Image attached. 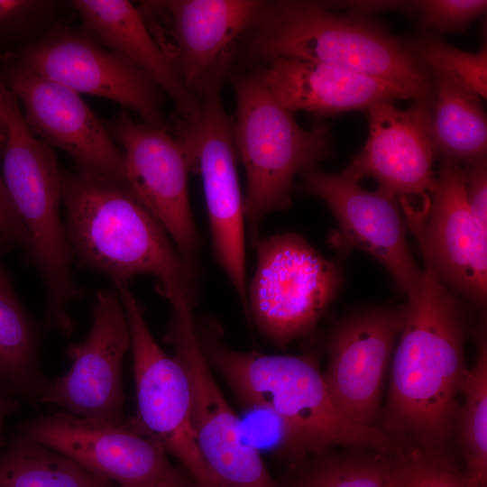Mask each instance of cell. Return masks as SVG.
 <instances>
[{"label": "cell", "instance_id": "1", "mask_svg": "<svg viewBox=\"0 0 487 487\" xmlns=\"http://www.w3.org/2000/svg\"><path fill=\"white\" fill-rule=\"evenodd\" d=\"M417 297L405 306L382 429L395 441L442 449L466 371L464 319L454 293L424 262Z\"/></svg>", "mask_w": 487, "mask_h": 487}, {"label": "cell", "instance_id": "2", "mask_svg": "<svg viewBox=\"0 0 487 487\" xmlns=\"http://www.w3.org/2000/svg\"><path fill=\"white\" fill-rule=\"evenodd\" d=\"M61 198L67 238L80 268L106 276L114 288L152 275L165 299L181 294L196 300L198 271L125 181L61 170Z\"/></svg>", "mask_w": 487, "mask_h": 487}, {"label": "cell", "instance_id": "3", "mask_svg": "<svg viewBox=\"0 0 487 487\" xmlns=\"http://www.w3.org/2000/svg\"><path fill=\"white\" fill-rule=\"evenodd\" d=\"M247 61L282 58L322 63L393 82L433 103L432 76L381 24L342 14L324 2L264 1L240 38Z\"/></svg>", "mask_w": 487, "mask_h": 487}, {"label": "cell", "instance_id": "4", "mask_svg": "<svg viewBox=\"0 0 487 487\" xmlns=\"http://www.w3.org/2000/svg\"><path fill=\"white\" fill-rule=\"evenodd\" d=\"M203 354L249 408L268 411L289 431L302 458L333 446L393 454L395 440L382 429L344 416L333 402L324 374L306 355L240 352L221 342L214 323L196 322Z\"/></svg>", "mask_w": 487, "mask_h": 487}, {"label": "cell", "instance_id": "5", "mask_svg": "<svg viewBox=\"0 0 487 487\" xmlns=\"http://www.w3.org/2000/svg\"><path fill=\"white\" fill-rule=\"evenodd\" d=\"M2 148L3 179L29 236L25 261L40 273L46 294L44 325L64 335L75 324L68 306L88 295L72 275L74 255L60 218L61 170L52 147L25 124L15 97Z\"/></svg>", "mask_w": 487, "mask_h": 487}, {"label": "cell", "instance_id": "6", "mask_svg": "<svg viewBox=\"0 0 487 487\" xmlns=\"http://www.w3.org/2000/svg\"><path fill=\"white\" fill-rule=\"evenodd\" d=\"M233 134L246 173L244 218L253 246L270 213L291 204L296 175L333 155L328 125L301 127L262 83L256 70L234 75Z\"/></svg>", "mask_w": 487, "mask_h": 487}, {"label": "cell", "instance_id": "7", "mask_svg": "<svg viewBox=\"0 0 487 487\" xmlns=\"http://www.w3.org/2000/svg\"><path fill=\"white\" fill-rule=\"evenodd\" d=\"M254 247L247 316L266 338L284 347L315 330L338 293L340 271L296 233L261 237Z\"/></svg>", "mask_w": 487, "mask_h": 487}, {"label": "cell", "instance_id": "8", "mask_svg": "<svg viewBox=\"0 0 487 487\" xmlns=\"http://www.w3.org/2000/svg\"><path fill=\"white\" fill-rule=\"evenodd\" d=\"M225 75L215 78L199 96L195 116L179 120L174 137L188 157L190 171L200 174L214 254L247 314L244 208L233 134V118L221 99Z\"/></svg>", "mask_w": 487, "mask_h": 487}, {"label": "cell", "instance_id": "9", "mask_svg": "<svg viewBox=\"0 0 487 487\" xmlns=\"http://www.w3.org/2000/svg\"><path fill=\"white\" fill-rule=\"evenodd\" d=\"M168 300L171 315L164 340L188 378L191 427L203 458L225 487H279L210 372L198 337L195 301L183 295Z\"/></svg>", "mask_w": 487, "mask_h": 487}, {"label": "cell", "instance_id": "10", "mask_svg": "<svg viewBox=\"0 0 487 487\" xmlns=\"http://www.w3.org/2000/svg\"><path fill=\"white\" fill-rule=\"evenodd\" d=\"M130 332L138 418L134 425L178 459L197 487H225L203 458L190 422V391L180 363L153 338L129 285L115 289Z\"/></svg>", "mask_w": 487, "mask_h": 487}, {"label": "cell", "instance_id": "11", "mask_svg": "<svg viewBox=\"0 0 487 487\" xmlns=\"http://www.w3.org/2000/svg\"><path fill=\"white\" fill-rule=\"evenodd\" d=\"M9 58L78 94L113 100L147 124L165 127L161 87L131 60L104 46L85 29L59 26Z\"/></svg>", "mask_w": 487, "mask_h": 487}, {"label": "cell", "instance_id": "12", "mask_svg": "<svg viewBox=\"0 0 487 487\" xmlns=\"http://www.w3.org/2000/svg\"><path fill=\"white\" fill-rule=\"evenodd\" d=\"M264 0H160L141 2L146 25L187 89L199 99L207 85L227 73L236 41Z\"/></svg>", "mask_w": 487, "mask_h": 487}, {"label": "cell", "instance_id": "13", "mask_svg": "<svg viewBox=\"0 0 487 487\" xmlns=\"http://www.w3.org/2000/svg\"><path fill=\"white\" fill-rule=\"evenodd\" d=\"M432 107L426 101H416L405 110L392 101L368 107V138L343 170L357 181L374 179L378 190L399 203L407 225L423 223L429 210L436 180Z\"/></svg>", "mask_w": 487, "mask_h": 487}, {"label": "cell", "instance_id": "14", "mask_svg": "<svg viewBox=\"0 0 487 487\" xmlns=\"http://www.w3.org/2000/svg\"><path fill=\"white\" fill-rule=\"evenodd\" d=\"M17 430L119 485L192 487L190 477L170 464L161 445L134 423L114 424L61 411L24 421Z\"/></svg>", "mask_w": 487, "mask_h": 487}, {"label": "cell", "instance_id": "15", "mask_svg": "<svg viewBox=\"0 0 487 487\" xmlns=\"http://www.w3.org/2000/svg\"><path fill=\"white\" fill-rule=\"evenodd\" d=\"M103 124L124 152L127 185L183 260L198 270L200 237L188 198L190 166L181 144L166 127L136 121L125 109Z\"/></svg>", "mask_w": 487, "mask_h": 487}, {"label": "cell", "instance_id": "16", "mask_svg": "<svg viewBox=\"0 0 487 487\" xmlns=\"http://www.w3.org/2000/svg\"><path fill=\"white\" fill-rule=\"evenodd\" d=\"M0 76L23 105L30 132L51 147L66 152L76 171L125 181L124 152L78 93L10 58L1 61Z\"/></svg>", "mask_w": 487, "mask_h": 487}, {"label": "cell", "instance_id": "17", "mask_svg": "<svg viewBox=\"0 0 487 487\" xmlns=\"http://www.w3.org/2000/svg\"><path fill=\"white\" fill-rule=\"evenodd\" d=\"M301 191L322 199L332 211L338 233L334 243L345 252L356 248L379 261L409 301L418 294L423 271L406 241V222L399 203L382 191H369L343 171L328 173L317 165L303 170Z\"/></svg>", "mask_w": 487, "mask_h": 487}, {"label": "cell", "instance_id": "18", "mask_svg": "<svg viewBox=\"0 0 487 487\" xmlns=\"http://www.w3.org/2000/svg\"><path fill=\"white\" fill-rule=\"evenodd\" d=\"M91 314L85 339L66 349L70 369L48 381L41 403L58 405L78 417L122 424L126 421L122 367L130 332L117 291L97 290Z\"/></svg>", "mask_w": 487, "mask_h": 487}, {"label": "cell", "instance_id": "19", "mask_svg": "<svg viewBox=\"0 0 487 487\" xmlns=\"http://www.w3.org/2000/svg\"><path fill=\"white\" fill-rule=\"evenodd\" d=\"M424 262L453 291L475 305L486 301L487 233L468 207L463 165L441 161L430 192V206L421 225L409 227Z\"/></svg>", "mask_w": 487, "mask_h": 487}, {"label": "cell", "instance_id": "20", "mask_svg": "<svg viewBox=\"0 0 487 487\" xmlns=\"http://www.w3.org/2000/svg\"><path fill=\"white\" fill-rule=\"evenodd\" d=\"M404 317L405 307L372 308L346 317L332 331L324 378L333 402L353 422L374 427L383 380Z\"/></svg>", "mask_w": 487, "mask_h": 487}, {"label": "cell", "instance_id": "21", "mask_svg": "<svg viewBox=\"0 0 487 487\" xmlns=\"http://www.w3.org/2000/svg\"><path fill=\"white\" fill-rule=\"evenodd\" d=\"M264 63L256 69L260 78L292 114L306 111L317 116H331L366 110L382 101H417L404 87L339 67L282 58Z\"/></svg>", "mask_w": 487, "mask_h": 487}, {"label": "cell", "instance_id": "22", "mask_svg": "<svg viewBox=\"0 0 487 487\" xmlns=\"http://www.w3.org/2000/svg\"><path fill=\"white\" fill-rule=\"evenodd\" d=\"M72 5L85 30L104 46L131 60L170 96L180 120L197 115L199 99L187 89L138 7L125 0H74Z\"/></svg>", "mask_w": 487, "mask_h": 487}, {"label": "cell", "instance_id": "23", "mask_svg": "<svg viewBox=\"0 0 487 487\" xmlns=\"http://www.w3.org/2000/svg\"><path fill=\"white\" fill-rule=\"evenodd\" d=\"M427 69L435 89L431 121L435 156L462 165L486 159L487 120L479 96L448 70Z\"/></svg>", "mask_w": 487, "mask_h": 487}, {"label": "cell", "instance_id": "24", "mask_svg": "<svg viewBox=\"0 0 487 487\" xmlns=\"http://www.w3.org/2000/svg\"><path fill=\"white\" fill-rule=\"evenodd\" d=\"M38 325L15 293H0V390L39 403L49 381L40 364Z\"/></svg>", "mask_w": 487, "mask_h": 487}, {"label": "cell", "instance_id": "25", "mask_svg": "<svg viewBox=\"0 0 487 487\" xmlns=\"http://www.w3.org/2000/svg\"><path fill=\"white\" fill-rule=\"evenodd\" d=\"M0 487H115L62 454L17 433L0 453Z\"/></svg>", "mask_w": 487, "mask_h": 487}, {"label": "cell", "instance_id": "26", "mask_svg": "<svg viewBox=\"0 0 487 487\" xmlns=\"http://www.w3.org/2000/svg\"><path fill=\"white\" fill-rule=\"evenodd\" d=\"M288 483L279 487H393L396 453L332 457L326 453L299 461Z\"/></svg>", "mask_w": 487, "mask_h": 487}, {"label": "cell", "instance_id": "27", "mask_svg": "<svg viewBox=\"0 0 487 487\" xmlns=\"http://www.w3.org/2000/svg\"><path fill=\"white\" fill-rule=\"evenodd\" d=\"M460 391L464 403L460 435L466 471L480 487L487 484V342L485 329L477 336V356L466 369Z\"/></svg>", "mask_w": 487, "mask_h": 487}, {"label": "cell", "instance_id": "28", "mask_svg": "<svg viewBox=\"0 0 487 487\" xmlns=\"http://www.w3.org/2000/svg\"><path fill=\"white\" fill-rule=\"evenodd\" d=\"M393 487L480 486L466 470H460L441 449L412 447L396 452Z\"/></svg>", "mask_w": 487, "mask_h": 487}, {"label": "cell", "instance_id": "29", "mask_svg": "<svg viewBox=\"0 0 487 487\" xmlns=\"http://www.w3.org/2000/svg\"><path fill=\"white\" fill-rule=\"evenodd\" d=\"M427 69L440 67L451 72L479 96H487V47L471 53L446 43L438 36L424 34L409 47Z\"/></svg>", "mask_w": 487, "mask_h": 487}, {"label": "cell", "instance_id": "30", "mask_svg": "<svg viewBox=\"0 0 487 487\" xmlns=\"http://www.w3.org/2000/svg\"><path fill=\"white\" fill-rule=\"evenodd\" d=\"M424 29L440 32H462L472 21L485 13V0H423L415 1Z\"/></svg>", "mask_w": 487, "mask_h": 487}, {"label": "cell", "instance_id": "31", "mask_svg": "<svg viewBox=\"0 0 487 487\" xmlns=\"http://www.w3.org/2000/svg\"><path fill=\"white\" fill-rule=\"evenodd\" d=\"M464 191L469 210L478 226L487 233L486 159L463 165Z\"/></svg>", "mask_w": 487, "mask_h": 487}, {"label": "cell", "instance_id": "32", "mask_svg": "<svg viewBox=\"0 0 487 487\" xmlns=\"http://www.w3.org/2000/svg\"><path fill=\"white\" fill-rule=\"evenodd\" d=\"M0 238L12 247L29 249V236L0 175Z\"/></svg>", "mask_w": 487, "mask_h": 487}, {"label": "cell", "instance_id": "33", "mask_svg": "<svg viewBox=\"0 0 487 487\" xmlns=\"http://www.w3.org/2000/svg\"><path fill=\"white\" fill-rule=\"evenodd\" d=\"M46 4L32 0H0V33L23 24L41 12Z\"/></svg>", "mask_w": 487, "mask_h": 487}, {"label": "cell", "instance_id": "34", "mask_svg": "<svg viewBox=\"0 0 487 487\" xmlns=\"http://www.w3.org/2000/svg\"><path fill=\"white\" fill-rule=\"evenodd\" d=\"M328 6H341L348 8L351 14L367 17L370 14L381 11L412 12L416 10L415 1H345L331 2Z\"/></svg>", "mask_w": 487, "mask_h": 487}, {"label": "cell", "instance_id": "35", "mask_svg": "<svg viewBox=\"0 0 487 487\" xmlns=\"http://www.w3.org/2000/svg\"><path fill=\"white\" fill-rule=\"evenodd\" d=\"M14 96L7 89L0 76V156L7 137V116Z\"/></svg>", "mask_w": 487, "mask_h": 487}, {"label": "cell", "instance_id": "36", "mask_svg": "<svg viewBox=\"0 0 487 487\" xmlns=\"http://www.w3.org/2000/svg\"><path fill=\"white\" fill-rule=\"evenodd\" d=\"M19 402L17 400L0 390V453L6 444L4 437V420L11 413L17 411Z\"/></svg>", "mask_w": 487, "mask_h": 487}, {"label": "cell", "instance_id": "37", "mask_svg": "<svg viewBox=\"0 0 487 487\" xmlns=\"http://www.w3.org/2000/svg\"><path fill=\"white\" fill-rule=\"evenodd\" d=\"M12 246L8 243H6L5 240L0 238V255L4 252L10 250ZM0 293L2 294L14 293L9 277L7 276L5 270L1 266V263H0Z\"/></svg>", "mask_w": 487, "mask_h": 487}, {"label": "cell", "instance_id": "38", "mask_svg": "<svg viewBox=\"0 0 487 487\" xmlns=\"http://www.w3.org/2000/svg\"><path fill=\"white\" fill-rule=\"evenodd\" d=\"M115 487H186V486L170 484V483L154 482V483L137 484V485H118Z\"/></svg>", "mask_w": 487, "mask_h": 487}]
</instances>
